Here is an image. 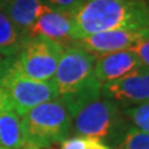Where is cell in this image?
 <instances>
[{"label": "cell", "mask_w": 149, "mask_h": 149, "mask_svg": "<svg viewBox=\"0 0 149 149\" xmlns=\"http://www.w3.org/2000/svg\"><path fill=\"white\" fill-rule=\"evenodd\" d=\"M71 17L76 41L104 31L149 29L144 0H85Z\"/></svg>", "instance_id": "1"}, {"label": "cell", "mask_w": 149, "mask_h": 149, "mask_svg": "<svg viewBox=\"0 0 149 149\" xmlns=\"http://www.w3.org/2000/svg\"><path fill=\"white\" fill-rule=\"evenodd\" d=\"M96 56L76 45L65 46L52 81L67 109L101 95L95 74Z\"/></svg>", "instance_id": "2"}, {"label": "cell", "mask_w": 149, "mask_h": 149, "mask_svg": "<svg viewBox=\"0 0 149 149\" xmlns=\"http://www.w3.org/2000/svg\"><path fill=\"white\" fill-rule=\"evenodd\" d=\"M27 146L47 148L66 139L72 119L65 102L57 97L20 116Z\"/></svg>", "instance_id": "3"}, {"label": "cell", "mask_w": 149, "mask_h": 149, "mask_svg": "<svg viewBox=\"0 0 149 149\" xmlns=\"http://www.w3.org/2000/svg\"><path fill=\"white\" fill-rule=\"evenodd\" d=\"M63 46L46 37H27L21 50L8 58L13 71L35 81H52Z\"/></svg>", "instance_id": "4"}, {"label": "cell", "mask_w": 149, "mask_h": 149, "mask_svg": "<svg viewBox=\"0 0 149 149\" xmlns=\"http://www.w3.org/2000/svg\"><path fill=\"white\" fill-rule=\"evenodd\" d=\"M68 112L78 136L102 141L114 134L120 125L119 109L116 101L107 98L102 93L82 102Z\"/></svg>", "instance_id": "5"}, {"label": "cell", "mask_w": 149, "mask_h": 149, "mask_svg": "<svg viewBox=\"0 0 149 149\" xmlns=\"http://www.w3.org/2000/svg\"><path fill=\"white\" fill-rule=\"evenodd\" d=\"M0 87L5 91L19 116L58 97L54 81H35L22 76L8 66V58L5 68L0 74Z\"/></svg>", "instance_id": "6"}, {"label": "cell", "mask_w": 149, "mask_h": 149, "mask_svg": "<svg viewBox=\"0 0 149 149\" xmlns=\"http://www.w3.org/2000/svg\"><path fill=\"white\" fill-rule=\"evenodd\" d=\"M149 37V29L141 30H112L93 34L74 41L78 46L95 56L130 50L142 40Z\"/></svg>", "instance_id": "7"}, {"label": "cell", "mask_w": 149, "mask_h": 149, "mask_svg": "<svg viewBox=\"0 0 149 149\" xmlns=\"http://www.w3.org/2000/svg\"><path fill=\"white\" fill-rule=\"evenodd\" d=\"M101 93L107 98L130 106L149 102V67L142 66L119 80L103 83Z\"/></svg>", "instance_id": "8"}, {"label": "cell", "mask_w": 149, "mask_h": 149, "mask_svg": "<svg viewBox=\"0 0 149 149\" xmlns=\"http://www.w3.org/2000/svg\"><path fill=\"white\" fill-rule=\"evenodd\" d=\"M29 37L41 36L62 45H72L74 39V27L71 14L52 10L50 6L37 17L29 31Z\"/></svg>", "instance_id": "9"}, {"label": "cell", "mask_w": 149, "mask_h": 149, "mask_svg": "<svg viewBox=\"0 0 149 149\" xmlns=\"http://www.w3.org/2000/svg\"><path fill=\"white\" fill-rule=\"evenodd\" d=\"M143 65L138 56L130 50L118 51L96 56L95 74L101 85L119 80L125 74L136 71Z\"/></svg>", "instance_id": "10"}, {"label": "cell", "mask_w": 149, "mask_h": 149, "mask_svg": "<svg viewBox=\"0 0 149 149\" xmlns=\"http://www.w3.org/2000/svg\"><path fill=\"white\" fill-rule=\"evenodd\" d=\"M1 6L13 24L26 36L37 17L49 8L41 0H10Z\"/></svg>", "instance_id": "11"}, {"label": "cell", "mask_w": 149, "mask_h": 149, "mask_svg": "<svg viewBox=\"0 0 149 149\" xmlns=\"http://www.w3.org/2000/svg\"><path fill=\"white\" fill-rule=\"evenodd\" d=\"M26 146L20 116L14 109L0 111V148L24 149Z\"/></svg>", "instance_id": "12"}, {"label": "cell", "mask_w": 149, "mask_h": 149, "mask_svg": "<svg viewBox=\"0 0 149 149\" xmlns=\"http://www.w3.org/2000/svg\"><path fill=\"white\" fill-rule=\"evenodd\" d=\"M27 36L13 24L0 5V55L6 58L14 57L21 50Z\"/></svg>", "instance_id": "13"}, {"label": "cell", "mask_w": 149, "mask_h": 149, "mask_svg": "<svg viewBox=\"0 0 149 149\" xmlns=\"http://www.w3.org/2000/svg\"><path fill=\"white\" fill-rule=\"evenodd\" d=\"M123 113L136 125L137 129L149 134V102L128 106Z\"/></svg>", "instance_id": "14"}, {"label": "cell", "mask_w": 149, "mask_h": 149, "mask_svg": "<svg viewBox=\"0 0 149 149\" xmlns=\"http://www.w3.org/2000/svg\"><path fill=\"white\" fill-rule=\"evenodd\" d=\"M116 149H149V134L137 128H129Z\"/></svg>", "instance_id": "15"}, {"label": "cell", "mask_w": 149, "mask_h": 149, "mask_svg": "<svg viewBox=\"0 0 149 149\" xmlns=\"http://www.w3.org/2000/svg\"><path fill=\"white\" fill-rule=\"evenodd\" d=\"M61 149H111V148L97 138L74 136L63 139L61 142Z\"/></svg>", "instance_id": "16"}, {"label": "cell", "mask_w": 149, "mask_h": 149, "mask_svg": "<svg viewBox=\"0 0 149 149\" xmlns=\"http://www.w3.org/2000/svg\"><path fill=\"white\" fill-rule=\"evenodd\" d=\"M46 1H47V6H50L52 10L71 14L85 0H46Z\"/></svg>", "instance_id": "17"}, {"label": "cell", "mask_w": 149, "mask_h": 149, "mask_svg": "<svg viewBox=\"0 0 149 149\" xmlns=\"http://www.w3.org/2000/svg\"><path fill=\"white\" fill-rule=\"evenodd\" d=\"M130 51H133L138 56V58L141 60L143 66L149 67V37L142 40L136 46H133Z\"/></svg>", "instance_id": "18"}, {"label": "cell", "mask_w": 149, "mask_h": 149, "mask_svg": "<svg viewBox=\"0 0 149 149\" xmlns=\"http://www.w3.org/2000/svg\"><path fill=\"white\" fill-rule=\"evenodd\" d=\"M5 65H6V60H3L1 57H0V74L3 73L4 68H5Z\"/></svg>", "instance_id": "19"}, {"label": "cell", "mask_w": 149, "mask_h": 149, "mask_svg": "<svg viewBox=\"0 0 149 149\" xmlns=\"http://www.w3.org/2000/svg\"><path fill=\"white\" fill-rule=\"evenodd\" d=\"M24 149H41V148H37V147H32V146H26Z\"/></svg>", "instance_id": "20"}, {"label": "cell", "mask_w": 149, "mask_h": 149, "mask_svg": "<svg viewBox=\"0 0 149 149\" xmlns=\"http://www.w3.org/2000/svg\"><path fill=\"white\" fill-rule=\"evenodd\" d=\"M8 1H10V0H0V5H4V4H6Z\"/></svg>", "instance_id": "21"}, {"label": "cell", "mask_w": 149, "mask_h": 149, "mask_svg": "<svg viewBox=\"0 0 149 149\" xmlns=\"http://www.w3.org/2000/svg\"><path fill=\"white\" fill-rule=\"evenodd\" d=\"M144 3H146V5H147L148 10H149V0H144Z\"/></svg>", "instance_id": "22"}, {"label": "cell", "mask_w": 149, "mask_h": 149, "mask_svg": "<svg viewBox=\"0 0 149 149\" xmlns=\"http://www.w3.org/2000/svg\"><path fill=\"white\" fill-rule=\"evenodd\" d=\"M1 149H3V148H1Z\"/></svg>", "instance_id": "23"}]
</instances>
